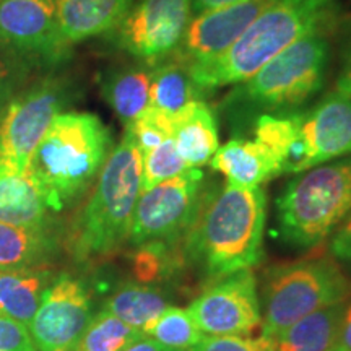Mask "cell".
Masks as SVG:
<instances>
[{
    "mask_svg": "<svg viewBox=\"0 0 351 351\" xmlns=\"http://www.w3.org/2000/svg\"><path fill=\"white\" fill-rule=\"evenodd\" d=\"M267 197L261 187L228 184L207 194L184 236L189 261L210 280L251 270L262 261Z\"/></svg>",
    "mask_w": 351,
    "mask_h": 351,
    "instance_id": "1",
    "label": "cell"
},
{
    "mask_svg": "<svg viewBox=\"0 0 351 351\" xmlns=\"http://www.w3.org/2000/svg\"><path fill=\"white\" fill-rule=\"evenodd\" d=\"M333 16V0H270L226 52L189 65L192 80L202 93L249 80L293 43L327 32Z\"/></svg>",
    "mask_w": 351,
    "mask_h": 351,
    "instance_id": "2",
    "label": "cell"
},
{
    "mask_svg": "<svg viewBox=\"0 0 351 351\" xmlns=\"http://www.w3.org/2000/svg\"><path fill=\"white\" fill-rule=\"evenodd\" d=\"M111 147V130L96 114L56 116L26 168L47 208L60 212L75 202L101 173Z\"/></svg>",
    "mask_w": 351,
    "mask_h": 351,
    "instance_id": "3",
    "label": "cell"
},
{
    "mask_svg": "<svg viewBox=\"0 0 351 351\" xmlns=\"http://www.w3.org/2000/svg\"><path fill=\"white\" fill-rule=\"evenodd\" d=\"M142 191V153L124 134L98 176L95 191L69 231L77 262L111 256L129 241L132 217Z\"/></svg>",
    "mask_w": 351,
    "mask_h": 351,
    "instance_id": "4",
    "label": "cell"
},
{
    "mask_svg": "<svg viewBox=\"0 0 351 351\" xmlns=\"http://www.w3.org/2000/svg\"><path fill=\"white\" fill-rule=\"evenodd\" d=\"M328 59L330 44L322 33L301 38L231 91L228 106L263 112L293 111L322 90Z\"/></svg>",
    "mask_w": 351,
    "mask_h": 351,
    "instance_id": "5",
    "label": "cell"
},
{
    "mask_svg": "<svg viewBox=\"0 0 351 351\" xmlns=\"http://www.w3.org/2000/svg\"><path fill=\"white\" fill-rule=\"evenodd\" d=\"M280 231L288 243L313 247L351 213V158L315 166L293 179L276 200Z\"/></svg>",
    "mask_w": 351,
    "mask_h": 351,
    "instance_id": "6",
    "label": "cell"
},
{
    "mask_svg": "<svg viewBox=\"0 0 351 351\" xmlns=\"http://www.w3.org/2000/svg\"><path fill=\"white\" fill-rule=\"evenodd\" d=\"M350 293V280L330 257L274 267L263 287L262 335L275 340L306 315L345 302Z\"/></svg>",
    "mask_w": 351,
    "mask_h": 351,
    "instance_id": "7",
    "label": "cell"
},
{
    "mask_svg": "<svg viewBox=\"0 0 351 351\" xmlns=\"http://www.w3.org/2000/svg\"><path fill=\"white\" fill-rule=\"evenodd\" d=\"M199 168L142 191L135 205L129 241L134 245L173 244L194 225L207 192Z\"/></svg>",
    "mask_w": 351,
    "mask_h": 351,
    "instance_id": "8",
    "label": "cell"
},
{
    "mask_svg": "<svg viewBox=\"0 0 351 351\" xmlns=\"http://www.w3.org/2000/svg\"><path fill=\"white\" fill-rule=\"evenodd\" d=\"M69 98L70 88L60 78H46L13 98L0 119V156L19 169L28 168L33 152Z\"/></svg>",
    "mask_w": 351,
    "mask_h": 351,
    "instance_id": "9",
    "label": "cell"
},
{
    "mask_svg": "<svg viewBox=\"0 0 351 351\" xmlns=\"http://www.w3.org/2000/svg\"><path fill=\"white\" fill-rule=\"evenodd\" d=\"M187 309L204 335H251L262 327V307L252 270L217 280Z\"/></svg>",
    "mask_w": 351,
    "mask_h": 351,
    "instance_id": "10",
    "label": "cell"
},
{
    "mask_svg": "<svg viewBox=\"0 0 351 351\" xmlns=\"http://www.w3.org/2000/svg\"><path fill=\"white\" fill-rule=\"evenodd\" d=\"M192 13V0H140L117 26L119 46L147 64L174 54Z\"/></svg>",
    "mask_w": 351,
    "mask_h": 351,
    "instance_id": "11",
    "label": "cell"
},
{
    "mask_svg": "<svg viewBox=\"0 0 351 351\" xmlns=\"http://www.w3.org/2000/svg\"><path fill=\"white\" fill-rule=\"evenodd\" d=\"M91 319L86 287L82 280L64 274L46 291L28 330L39 351H75Z\"/></svg>",
    "mask_w": 351,
    "mask_h": 351,
    "instance_id": "12",
    "label": "cell"
},
{
    "mask_svg": "<svg viewBox=\"0 0 351 351\" xmlns=\"http://www.w3.org/2000/svg\"><path fill=\"white\" fill-rule=\"evenodd\" d=\"M0 44L47 60L64 57L57 0H0Z\"/></svg>",
    "mask_w": 351,
    "mask_h": 351,
    "instance_id": "13",
    "label": "cell"
},
{
    "mask_svg": "<svg viewBox=\"0 0 351 351\" xmlns=\"http://www.w3.org/2000/svg\"><path fill=\"white\" fill-rule=\"evenodd\" d=\"M270 0H245L234 5L199 13L189 21L174 57L191 65L221 56L251 26Z\"/></svg>",
    "mask_w": 351,
    "mask_h": 351,
    "instance_id": "14",
    "label": "cell"
},
{
    "mask_svg": "<svg viewBox=\"0 0 351 351\" xmlns=\"http://www.w3.org/2000/svg\"><path fill=\"white\" fill-rule=\"evenodd\" d=\"M311 168L351 155V96L335 90L301 112Z\"/></svg>",
    "mask_w": 351,
    "mask_h": 351,
    "instance_id": "15",
    "label": "cell"
},
{
    "mask_svg": "<svg viewBox=\"0 0 351 351\" xmlns=\"http://www.w3.org/2000/svg\"><path fill=\"white\" fill-rule=\"evenodd\" d=\"M134 0H57V29L65 49L116 29Z\"/></svg>",
    "mask_w": 351,
    "mask_h": 351,
    "instance_id": "16",
    "label": "cell"
},
{
    "mask_svg": "<svg viewBox=\"0 0 351 351\" xmlns=\"http://www.w3.org/2000/svg\"><path fill=\"white\" fill-rule=\"evenodd\" d=\"M254 135L274 156L280 176L311 169L301 112L287 116L261 114L256 119Z\"/></svg>",
    "mask_w": 351,
    "mask_h": 351,
    "instance_id": "17",
    "label": "cell"
},
{
    "mask_svg": "<svg viewBox=\"0 0 351 351\" xmlns=\"http://www.w3.org/2000/svg\"><path fill=\"white\" fill-rule=\"evenodd\" d=\"M47 205L28 169L0 156V221L19 226H46Z\"/></svg>",
    "mask_w": 351,
    "mask_h": 351,
    "instance_id": "18",
    "label": "cell"
},
{
    "mask_svg": "<svg viewBox=\"0 0 351 351\" xmlns=\"http://www.w3.org/2000/svg\"><path fill=\"white\" fill-rule=\"evenodd\" d=\"M210 163L236 187H258L280 176L274 156L257 140L231 138L218 148Z\"/></svg>",
    "mask_w": 351,
    "mask_h": 351,
    "instance_id": "19",
    "label": "cell"
},
{
    "mask_svg": "<svg viewBox=\"0 0 351 351\" xmlns=\"http://www.w3.org/2000/svg\"><path fill=\"white\" fill-rule=\"evenodd\" d=\"M54 280L44 265L0 270V314L28 327Z\"/></svg>",
    "mask_w": 351,
    "mask_h": 351,
    "instance_id": "20",
    "label": "cell"
},
{
    "mask_svg": "<svg viewBox=\"0 0 351 351\" xmlns=\"http://www.w3.org/2000/svg\"><path fill=\"white\" fill-rule=\"evenodd\" d=\"M173 138L189 168H200L212 161L219 148L218 122L204 101H194L173 119Z\"/></svg>",
    "mask_w": 351,
    "mask_h": 351,
    "instance_id": "21",
    "label": "cell"
},
{
    "mask_svg": "<svg viewBox=\"0 0 351 351\" xmlns=\"http://www.w3.org/2000/svg\"><path fill=\"white\" fill-rule=\"evenodd\" d=\"M152 70L124 67L108 72L101 78V95L124 124H129L150 106Z\"/></svg>",
    "mask_w": 351,
    "mask_h": 351,
    "instance_id": "22",
    "label": "cell"
},
{
    "mask_svg": "<svg viewBox=\"0 0 351 351\" xmlns=\"http://www.w3.org/2000/svg\"><path fill=\"white\" fill-rule=\"evenodd\" d=\"M202 95L204 93L192 80L189 65L178 57L169 56L165 64L152 70L150 106L160 109L173 119L189 104L202 99Z\"/></svg>",
    "mask_w": 351,
    "mask_h": 351,
    "instance_id": "23",
    "label": "cell"
},
{
    "mask_svg": "<svg viewBox=\"0 0 351 351\" xmlns=\"http://www.w3.org/2000/svg\"><path fill=\"white\" fill-rule=\"evenodd\" d=\"M345 302L306 315L287 328L275 341V351H332Z\"/></svg>",
    "mask_w": 351,
    "mask_h": 351,
    "instance_id": "24",
    "label": "cell"
},
{
    "mask_svg": "<svg viewBox=\"0 0 351 351\" xmlns=\"http://www.w3.org/2000/svg\"><path fill=\"white\" fill-rule=\"evenodd\" d=\"M54 251L46 226H19L0 221V270L43 265Z\"/></svg>",
    "mask_w": 351,
    "mask_h": 351,
    "instance_id": "25",
    "label": "cell"
},
{
    "mask_svg": "<svg viewBox=\"0 0 351 351\" xmlns=\"http://www.w3.org/2000/svg\"><path fill=\"white\" fill-rule=\"evenodd\" d=\"M169 307L168 298L147 285H125L109 298L104 311L145 333Z\"/></svg>",
    "mask_w": 351,
    "mask_h": 351,
    "instance_id": "26",
    "label": "cell"
},
{
    "mask_svg": "<svg viewBox=\"0 0 351 351\" xmlns=\"http://www.w3.org/2000/svg\"><path fill=\"white\" fill-rule=\"evenodd\" d=\"M145 335L152 337L171 351H189L205 337L189 309L178 306H169Z\"/></svg>",
    "mask_w": 351,
    "mask_h": 351,
    "instance_id": "27",
    "label": "cell"
},
{
    "mask_svg": "<svg viewBox=\"0 0 351 351\" xmlns=\"http://www.w3.org/2000/svg\"><path fill=\"white\" fill-rule=\"evenodd\" d=\"M142 335L137 328L127 326L108 311H101L78 340L75 351H122Z\"/></svg>",
    "mask_w": 351,
    "mask_h": 351,
    "instance_id": "28",
    "label": "cell"
},
{
    "mask_svg": "<svg viewBox=\"0 0 351 351\" xmlns=\"http://www.w3.org/2000/svg\"><path fill=\"white\" fill-rule=\"evenodd\" d=\"M187 169V163L179 155L174 138L171 137L142 155V191H148Z\"/></svg>",
    "mask_w": 351,
    "mask_h": 351,
    "instance_id": "29",
    "label": "cell"
},
{
    "mask_svg": "<svg viewBox=\"0 0 351 351\" xmlns=\"http://www.w3.org/2000/svg\"><path fill=\"white\" fill-rule=\"evenodd\" d=\"M173 117L153 106H148L138 117L125 124V134L142 155L173 137Z\"/></svg>",
    "mask_w": 351,
    "mask_h": 351,
    "instance_id": "30",
    "label": "cell"
},
{
    "mask_svg": "<svg viewBox=\"0 0 351 351\" xmlns=\"http://www.w3.org/2000/svg\"><path fill=\"white\" fill-rule=\"evenodd\" d=\"M189 351H275V341L261 335L249 339L247 335H205Z\"/></svg>",
    "mask_w": 351,
    "mask_h": 351,
    "instance_id": "31",
    "label": "cell"
},
{
    "mask_svg": "<svg viewBox=\"0 0 351 351\" xmlns=\"http://www.w3.org/2000/svg\"><path fill=\"white\" fill-rule=\"evenodd\" d=\"M0 351H39L28 327L0 314Z\"/></svg>",
    "mask_w": 351,
    "mask_h": 351,
    "instance_id": "32",
    "label": "cell"
},
{
    "mask_svg": "<svg viewBox=\"0 0 351 351\" xmlns=\"http://www.w3.org/2000/svg\"><path fill=\"white\" fill-rule=\"evenodd\" d=\"M13 86H15V77H13L10 60L0 54V119L13 99Z\"/></svg>",
    "mask_w": 351,
    "mask_h": 351,
    "instance_id": "33",
    "label": "cell"
},
{
    "mask_svg": "<svg viewBox=\"0 0 351 351\" xmlns=\"http://www.w3.org/2000/svg\"><path fill=\"white\" fill-rule=\"evenodd\" d=\"M332 252L340 261L351 262V213L341 225L337 228L332 239Z\"/></svg>",
    "mask_w": 351,
    "mask_h": 351,
    "instance_id": "34",
    "label": "cell"
},
{
    "mask_svg": "<svg viewBox=\"0 0 351 351\" xmlns=\"http://www.w3.org/2000/svg\"><path fill=\"white\" fill-rule=\"evenodd\" d=\"M332 351H351V304L345 306L341 314L339 335Z\"/></svg>",
    "mask_w": 351,
    "mask_h": 351,
    "instance_id": "35",
    "label": "cell"
},
{
    "mask_svg": "<svg viewBox=\"0 0 351 351\" xmlns=\"http://www.w3.org/2000/svg\"><path fill=\"white\" fill-rule=\"evenodd\" d=\"M122 351H171V350L165 348L163 345L158 343V341L153 340L152 337H148V335H145V333H142L138 339H135L130 345H127Z\"/></svg>",
    "mask_w": 351,
    "mask_h": 351,
    "instance_id": "36",
    "label": "cell"
},
{
    "mask_svg": "<svg viewBox=\"0 0 351 351\" xmlns=\"http://www.w3.org/2000/svg\"><path fill=\"white\" fill-rule=\"evenodd\" d=\"M335 90L341 91V93L351 96V47L345 52L343 57V67H341L340 77L337 80Z\"/></svg>",
    "mask_w": 351,
    "mask_h": 351,
    "instance_id": "37",
    "label": "cell"
},
{
    "mask_svg": "<svg viewBox=\"0 0 351 351\" xmlns=\"http://www.w3.org/2000/svg\"><path fill=\"white\" fill-rule=\"evenodd\" d=\"M241 2H245V0H192V12L204 13L210 10H217V8L234 5V3Z\"/></svg>",
    "mask_w": 351,
    "mask_h": 351,
    "instance_id": "38",
    "label": "cell"
}]
</instances>
